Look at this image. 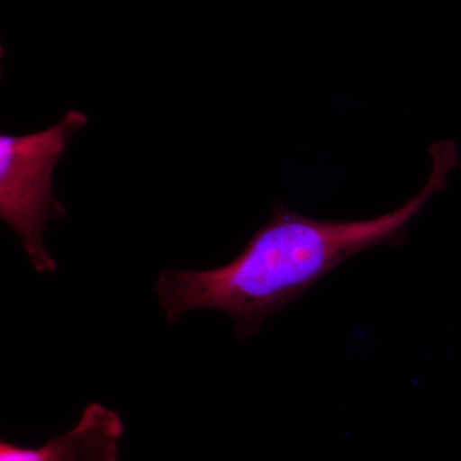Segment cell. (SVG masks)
Returning <instances> with one entry per match:
<instances>
[{
  "instance_id": "obj_1",
  "label": "cell",
  "mask_w": 461,
  "mask_h": 461,
  "mask_svg": "<svg viewBox=\"0 0 461 461\" xmlns=\"http://www.w3.org/2000/svg\"><path fill=\"white\" fill-rule=\"evenodd\" d=\"M432 169L423 189L390 213L362 221H323L276 203L269 220L232 262L208 271L163 269L156 293L169 324L195 309L223 312L240 339L253 338L277 314L341 264L369 249L397 247L430 200L460 166L456 142L429 148Z\"/></svg>"
},
{
  "instance_id": "obj_2",
  "label": "cell",
  "mask_w": 461,
  "mask_h": 461,
  "mask_svg": "<svg viewBox=\"0 0 461 461\" xmlns=\"http://www.w3.org/2000/svg\"><path fill=\"white\" fill-rule=\"evenodd\" d=\"M87 121L83 112L69 111L60 122L44 131L0 135V218L23 240L33 268L41 273L58 269L45 248V227L67 214L54 196L53 171L72 136Z\"/></svg>"
},
{
  "instance_id": "obj_3",
  "label": "cell",
  "mask_w": 461,
  "mask_h": 461,
  "mask_svg": "<svg viewBox=\"0 0 461 461\" xmlns=\"http://www.w3.org/2000/svg\"><path fill=\"white\" fill-rule=\"evenodd\" d=\"M123 421L98 402L85 408L75 429L54 437L39 448L0 442V461H120Z\"/></svg>"
}]
</instances>
